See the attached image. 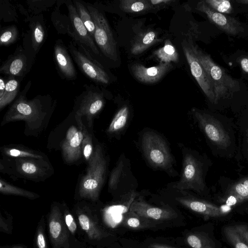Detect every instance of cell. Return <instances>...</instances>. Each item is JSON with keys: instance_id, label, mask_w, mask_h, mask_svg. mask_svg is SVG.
<instances>
[{"instance_id": "1", "label": "cell", "mask_w": 248, "mask_h": 248, "mask_svg": "<svg viewBox=\"0 0 248 248\" xmlns=\"http://www.w3.org/2000/svg\"><path fill=\"white\" fill-rule=\"evenodd\" d=\"M31 86L29 81L5 113L0 125L22 121L25 123L24 134L38 137L47 127L57 102L48 94L28 99L26 93Z\"/></svg>"}, {"instance_id": "2", "label": "cell", "mask_w": 248, "mask_h": 248, "mask_svg": "<svg viewBox=\"0 0 248 248\" xmlns=\"http://www.w3.org/2000/svg\"><path fill=\"white\" fill-rule=\"evenodd\" d=\"M89 130L82 117L72 111L49 133L46 147L60 152L65 164L78 165L84 161L82 143Z\"/></svg>"}, {"instance_id": "3", "label": "cell", "mask_w": 248, "mask_h": 248, "mask_svg": "<svg viewBox=\"0 0 248 248\" xmlns=\"http://www.w3.org/2000/svg\"><path fill=\"white\" fill-rule=\"evenodd\" d=\"M85 173L80 176L75 196L79 200L96 202L104 186L108 168V160L101 144H96L93 153L86 163Z\"/></svg>"}, {"instance_id": "4", "label": "cell", "mask_w": 248, "mask_h": 248, "mask_svg": "<svg viewBox=\"0 0 248 248\" xmlns=\"http://www.w3.org/2000/svg\"><path fill=\"white\" fill-rule=\"evenodd\" d=\"M0 171L14 180L23 179L39 182L51 176L54 169L48 158H12L2 156Z\"/></svg>"}, {"instance_id": "5", "label": "cell", "mask_w": 248, "mask_h": 248, "mask_svg": "<svg viewBox=\"0 0 248 248\" xmlns=\"http://www.w3.org/2000/svg\"><path fill=\"white\" fill-rule=\"evenodd\" d=\"M189 45L211 80L217 103L220 99L232 97L234 93L240 90L239 81L217 64L209 54L192 43Z\"/></svg>"}, {"instance_id": "6", "label": "cell", "mask_w": 248, "mask_h": 248, "mask_svg": "<svg viewBox=\"0 0 248 248\" xmlns=\"http://www.w3.org/2000/svg\"><path fill=\"white\" fill-rule=\"evenodd\" d=\"M84 87V90L75 100L72 111L82 117L88 128L93 130V120L104 106L105 95L93 85L85 84Z\"/></svg>"}, {"instance_id": "7", "label": "cell", "mask_w": 248, "mask_h": 248, "mask_svg": "<svg viewBox=\"0 0 248 248\" xmlns=\"http://www.w3.org/2000/svg\"><path fill=\"white\" fill-rule=\"evenodd\" d=\"M94 21V41L103 54L113 61L118 59L116 42L109 24L103 13L95 7L86 4Z\"/></svg>"}, {"instance_id": "8", "label": "cell", "mask_w": 248, "mask_h": 248, "mask_svg": "<svg viewBox=\"0 0 248 248\" xmlns=\"http://www.w3.org/2000/svg\"><path fill=\"white\" fill-rule=\"evenodd\" d=\"M141 142L144 154L154 167L166 169L171 166V155L167 144L161 136L153 132H147L143 134Z\"/></svg>"}, {"instance_id": "9", "label": "cell", "mask_w": 248, "mask_h": 248, "mask_svg": "<svg viewBox=\"0 0 248 248\" xmlns=\"http://www.w3.org/2000/svg\"><path fill=\"white\" fill-rule=\"evenodd\" d=\"M82 49L77 48L72 41L69 42V52L80 71L94 82L108 84L110 78L104 67L89 52Z\"/></svg>"}, {"instance_id": "10", "label": "cell", "mask_w": 248, "mask_h": 248, "mask_svg": "<svg viewBox=\"0 0 248 248\" xmlns=\"http://www.w3.org/2000/svg\"><path fill=\"white\" fill-rule=\"evenodd\" d=\"M175 187L181 190L192 189L199 192L205 188L201 163L190 153L184 155L182 176Z\"/></svg>"}, {"instance_id": "11", "label": "cell", "mask_w": 248, "mask_h": 248, "mask_svg": "<svg viewBox=\"0 0 248 248\" xmlns=\"http://www.w3.org/2000/svg\"><path fill=\"white\" fill-rule=\"evenodd\" d=\"M65 3L71 27L70 35L80 47L89 52L93 57V54L99 55V49L78 14L73 2L70 0L66 1Z\"/></svg>"}, {"instance_id": "12", "label": "cell", "mask_w": 248, "mask_h": 248, "mask_svg": "<svg viewBox=\"0 0 248 248\" xmlns=\"http://www.w3.org/2000/svg\"><path fill=\"white\" fill-rule=\"evenodd\" d=\"M192 112L200 126L210 141L222 148H226L230 145L231 140L228 132L216 118L198 109H193Z\"/></svg>"}, {"instance_id": "13", "label": "cell", "mask_w": 248, "mask_h": 248, "mask_svg": "<svg viewBox=\"0 0 248 248\" xmlns=\"http://www.w3.org/2000/svg\"><path fill=\"white\" fill-rule=\"evenodd\" d=\"M48 232L53 248H68L69 232L63 213L56 203L52 204L48 218Z\"/></svg>"}, {"instance_id": "14", "label": "cell", "mask_w": 248, "mask_h": 248, "mask_svg": "<svg viewBox=\"0 0 248 248\" xmlns=\"http://www.w3.org/2000/svg\"><path fill=\"white\" fill-rule=\"evenodd\" d=\"M182 47L192 76L210 102L217 103L213 85L190 46L183 43Z\"/></svg>"}, {"instance_id": "15", "label": "cell", "mask_w": 248, "mask_h": 248, "mask_svg": "<svg viewBox=\"0 0 248 248\" xmlns=\"http://www.w3.org/2000/svg\"><path fill=\"white\" fill-rule=\"evenodd\" d=\"M196 9L204 13L212 23L228 35L236 36L244 31L241 23L238 20L213 10L204 0L198 2Z\"/></svg>"}, {"instance_id": "16", "label": "cell", "mask_w": 248, "mask_h": 248, "mask_svg": "<svg viewBox=\"0 0 248 248\" xmlns=\"http://www.w3.org/2000/svg\"><path fill=\"white\" fill-rule=\"evenodd\" d=\"M129 210L130 212L148 219L166 220L176 216V213L173 210L153 206L141 198L132 202Z\"/></svg>"}, {"instance_id": "17", "label": "cell", "mask_w": 248, "mask_h": 248, "mask_svg": "<svg viewBox=\"0 0 248 248\" xmlns=\"http://www.w3.org/2000/svg\"><path fill=\"white\" fill-rule=\"evenodd\" d=\"M68 50L61 39L54 46V58L59 74L63 78L73 80L77 78V72Z\"/></svg>"}, {"instance_id": "18", "label": "cell", "mask_w": 248, "mask_h": 248, "mask_svg": "<svg viewBox=\"0 0 248 248\" xmlns=\"http://www.w3.org/2000/svg\"><path fill=\"white\" fill-rule=\"evenodd\" d=\"M172 68L171 63H159L146 67L142 64L135 63L131 67L135 78L144 83L152 84L158 82Z\"/></svg>"}, {"instance_id": "19", "label": "cell", "mask_w": 248, "mask_h": 248, "mask_svg": "<svg viewBox=\"0 0 248 248\" xmlns=\"http://www.w3.org/2000/svg\"><path fill=\"white\" fill-rule=\"evenodd\" d=\"M28 66L27 54L20 47L2 63L0 68V72L9 77L23 78L27 72Z\"/></svg>"}, {"instance_id": "20", "label": "cell", "mask_w": 248, "mask_h": 248, "mask_svg": "<svg viewBox=\"0 0 248 248\" xmlns=\"http://www.w3.org/2000/svg\"><path fill=\"white\" fill-rule=\"evenodd\" d=\"M176 200L185 207L206 217H217L224 213L220 208L204 201L186 197L177 198Z\"/></svg>"}, {"instance_id": "21", "label": "cell", "mask_w": 248, "mask_h": 248, "mask_svg": "<svg viewBox=\"0 0 248 248\" xmlns=\"http://www.w3.org/2000/svg\"><path fill=\"white\" fill-rule=\"evenodd\" d=\"M227 241L233 248H248V226L236 224L223 229Z\"/></svg>"}, {"instance_id": "22", "label": "cell", "mask_w": 248, "mask_h": 248, "mask_svg": "<svg viewBox=\"0 0 248 248\" xmlns=\"http://www.w3.org/2000/svg\"><path fill=\"white\" fill-rule=\"evenodd\" d=\"M1 155L12 158L29 157L37 159H47L43 152L20 144H8L0 148Z\"/></svg>"}, {"instance_id": "23", "label": "cell", "mask_w": 248, "mask_h": 248, "mask_svg": "<svg viewBox=\"0 0 248 248\" xmlns=\"http://www.w3.org/2000/svg\"><path fill=\"white\" fill-rule=\"evenodd\" d=\"M79 226L91 240H99L104 236L100 226L89 213L81 209L77 213Z\"/></svg>"}, {"instance_id": "24", "label": "cell", "mask_w": 248, "mask_h": 248, "mask_svg": "<svg viewBox=\"0 0 248 248\" xmlns=\"http://www.w3.org/2000/svg\"><path fill=\"white\" fill-rule=\"evenodd\" d=\"M27 19L29 21V27L31 33V46L35 54L37 53L44 43L46 35L45 24L42 15L29 17Z\"/></svg>"}, {"instance_id": "25", "label": "cell", "mask_w": 248, "mask_h": 248, "mask_svg": "<svg viewBox=\"0 0 248 248\" xmlns=\"http://www.w3.org/2000/svg\"><path fill=\"white\" fill-rule=\"evenodd\" d=\"M159 40L156 32L153 30L148 29L140 31L132 44L131 53L134 55L142 53Z\"/></svg>"}, {"instance_id": "26", "label": "cell", "mask_w": 248, "mask_h": 248, "mask_svg": "<svg viewBox=\"0 0 248 248\" xmlns=\"http://www.w3.org/2000/svg\"><path fill=\"white\" fill-rule=\"evenodd\" d=\"M228 195L226 203L228 205L248 200V177L243 178L232 185Z\"/></svg>"}, {"instance_id": "27", "label": "cell", "mask_w": 248, "mask_h": 248, "mask_svg": "<svg viewBox=\"0 0 248 248\" xmlns=\"http://www.w3.org/2000/svg\"><path fill=\"white\" fill-rule=\"evenodd\" d=\"M21 80L13 77H9L6 80L5 91L0 95V110L11 103L17 96L20 89Z\"/></svg>"}, {"instance_id": "28", "label": "cell", "mask_w": 248, "mask_h": 248, "mask_svg": "<svg viewBox=\"0 0 248 248\" xmlns=\"http://www.w3.org/2000/svg\"><path fill=\"white\" fill-rule=\"evenodd\" d=\"M153 54L160 63L177 62L179 60L177 51L169 39L166 40L164 46L155 50Z\"/></svg>"}, {"instance_id": "29", "label": "cell", "mask_w": 248, "mask_h": 248, "mask_svg": "<svg viewBox=\"0 0 248 248\" xmlns=\"http://www.w3.org/2000/svg\"><path fill=\"white\" fill-rule=\"evenodd\" d=\"M0 192L3 195L19 196L30 200L39 197L38 194L14 186L1 178L0 179Z\"/></svg>"}, {"instance_id": "30", "label": "cell", "mask_w": 248, "mask_h": 248, "mask_svg": "<svg viewBox=\"0 0 248 248\" xmlns=\"http://www.w3.org/2000/svg\"><path fill=\"white\" fill-rule=\"evenodd\" d=\"M77 13L87 29L91 36L93 39L95 27L93 17L86 5L82 1L74 0L73 1Z\"/></svg>"}, {"instance_id": "31", "label": "cell", "mask_w": 248, "mask_h": 248, "mask_svg": "<svg viewBox=\"0 0 248 248\" xmlns=\"http://www.w3.org/2000/svg\"><path fill=\"white\" fill-rule=\"evenodd\" d=\"M120 2V8L127 13H143L153 9L148 0H122Z\"/></svg>"}, {"instance_id": "32", "label": "cell", "mask_w": 248, "mask_h": 248, "mask_svg": "<svg viewBox=\"0 0 248 248\" xmlns=\"http://www.w3.org/2000/svg\"><path fill=\"white\" fill-rule=\"evenodd\" d=\"M186 241L192 248H216L213 240L202 233H190L186 237Z\"/></svg>"}, {"instance_id": "33", "label": "cell", "mask_w": 248, "mask_h": 248, "mask_svg": "<svg viewBox=\"0 0 248 248\" xmlns=\"http://www.w3.org/2000/svg\"><path fill=\"white\" fill-rule=\"evenodd\" d=\"M129 110L126 106L121 108L116 113L109 125L107 132L108 134L116 133L122 129L126 124Z\"/></svg>"}, {"instance_id": "34", "label": "cell", "mask_w": 248, "mask_h": 248, "mask_svg": "<svg viewBox=\"0 0 248 248\" xmlns=\"http://www.w3.org/2000/svg\"><path fill=\"white\" fill-rule=\"evenodd\" d=\"M145 218L130 212L124 217L123 223L128 228L141 229L149 227L150 224L145 221Z\"/></svg>"}, {"instance_id": "35", "label": "cell", "mask_w": 248, "mask_h": 248, "mask_svg": "<svg viewBox=\"0 0 248 248\" xmlns=\"http://www.w3.org/2000/svg\"><path fill=\"white\" fill-rule=\"evenodd\" d=\"M18 37V31L15 25L6 27L1 31L0 45L6 46L11 45L16 41Z\"/></svg>"}, {"instance_id": "36", "label": "cell", "mask_w": 248, "mask_h": 248, "mask_svg": "<svg viewBox=\"0 0 248 248\" xmlns=\"http://www.w3.org/2000/svg\"><path fill=\"white\" fill-rule=\"evenodd\" d=\"M206 4L213 10L225 15L233 12V6L228 0H204Z\"/></svg>"}, {"instance_id": "37", "label": "cell", "mask_w": 248, "mask_h": 248, "mask_svg": "<svg viewBox=\"0 0 248 248\" xmlns=\"http://www.w3.org/2000/svg\"><path fill=\"white\" fill-rule=\"evenodd\" d=\"M59 11L55 10L52 15V20L58 31L64 34H71V27L69 17L65 19Z\"/></svg>"}, {"instance_id": "38", "label": "cell", "mask_w": 248, "mask_h": 248, "mask_svg": "<svg viewBox=\"0 0 248 248\" xmlns=\"http://www.w3.org/2000/svg\"><path fill=\"white\" fill-rule=\"evenodd\" d=\"M93 144V130H89L86 133L82 143V151L84 162L86 163L92 157L95 148Z\"/></svg>"}, {"instance_id": "39", "label": "cell", "mask_w": 248, "mask_h": 248, "mask_svg": "<svg viewBox=\"0 0 248 248\" xmlns=\"http://www.w3.org/2000/svg\"><path fill=\"white\" fill-rule=\"evenodd\" d=\"M64 222L69 231L73 235L75 234L77 231V224L72 215L70 212L66 204L63 203L62 205Z\"/></svg>"}, {"instance_id": "40", "label": "cell", "mask_w": 248, "mask_h": 248, "mask_svg": "<svg viewBox=\"0 0 248 248\" xmlns=\"http://www.w3.org/2000/svg\"><path fill=\"white\" fill-rule=\"evenodd\" d=\"M42 220L36 232L35 247L36 248H48L44 229V220L43 221Z\"/></svg>"}, {"instance_id": "41", "label": "cell", "mask_w": 248, "mask_h": 248, "mask_svg": "<svg viewBox=\"0 0 248 248\" xmlns=\"http://www.w3.org/2000/svg\"><path fill=\"white\" fill-rule=\"evenodd\" d=\"M123 164L120 163L112 171L108 181V187L110 190H114L117 187L123 170Z\"/></svg>"}, {"instance_id": "42", "label": "cell", "mask_w": 248, "mask_h": 248, "mask_svg": "<svg viewBox=\"0 0 248 248\" xmlns=\"http://www.w3.org/2000/svg\"><path fill=\"white\" fill-rule=\"evenodd\" d=\"M40 1V0L28 1L29 8L31 9V10L35 9L33 11L36 10L37 11V14L41 12V11L42 10L43 11L44 9L52 6L53 3H55V1L53 0H41V2L39 3Z\"/></svg>"}, {"instance_id": "43", "label": "cell", "mask_w": 248, "mask_h": 248, "mask_svg": "<svg viewBox=\"0 0 248 248\" xmlns=\"http://www.w3.org/2000/svg\"><path fill=\"white\" fill-rule=\"evenodd\" d=\"M236 62L240 66L242 72L248 75V55L238 57L236 59Z\"/></svg>"}, {"instance_id": "44", "label": "cell", "mask_w": 248, "mask_h": 248, "mask_svg": "<svg viewBox=\"0 0 248 248\" xmlns=\"http://www.w3.org/2000/svg\"><path fill=\"white\" fill-rule=\"evenodd\" d=\"M11 224L7 219L4 218L2 215H0V231L6 233L11 232Z\"/></svg>"}, {"instance_id": "45", "label": "cell", "mask_w": 248, "mask_h": 248, "mask_svg": "<svg viewBox=\"0 0 248 248\" xmlns=\"http://www.w3.org/2000/svg\"><path fill=\"white\" fill-rule=\"evenodd\" d=\"M153 9L168 5L174 1L172 0H148Z\"/></svg>"}, {"instance_id": "46", "label": "cell", "mask_w": 248, "mask_h": 248, "mask_svg": "<svg viewBox=\"0 0 248 248\" xmlns=\"http://www.w3.org/2000/svg\"><path fill=\"white\" fill-rule=\"evenodd\" d=\"M149 248H177L170 247L165 244L154 243L151 244L149 246Z\"/></svg>"}, {"instance_id": "47", "label": "cell", "mask_w": 248, "mask_h": 248, "mask_svg": "<svg viewBox=\"0 0 248 248\" xmlns=\"http://www.w3.org/2000/svg\"><path fill=\"white\" fill-rule=\"evenodd\" d=\"M5 85L6 80L2 77H1L0 79V95L3 93L5 89Z\"/></svg>"}, {"instance_id": "48", "label": "cell", "mask_w": 248, "mask_h": 248, "mask_svg": "<svg viewBox=\"0 0 248 248\" xmlns=\"http://www.w3.org/2000/svg\"><path fill=\"white\" fill-rule=\"evenodd\" d=\"M236 2L240 4L248 5V0H237Z\"/></svg>"}, {"instance_id": "49", "label": "cell", "mask_w": 248, "mask_h": 248, "mask_svg": "<svg viewBox=\"0 0 248 248\" xmlns=\"http://www.w3.org/2000/svg\"><path fill=\"white\" fill-rule=\"evenodd\" d=\"M7 248H25L23 246H13V247Z\"/></svg>"}, {"instance_id": "50", "label": "cell", "mask_w": 248, "mask_h": 248, "mask_svg": "<svg viewBox=\"0 0 248 248\" xmlns=\"http://www.w3.org/2000/svg\"><path fill=\"white\" fill-rule=\"evenodd\" d=\"M247 143H248V140H247Z\"/></svg>"}]
</instances>
